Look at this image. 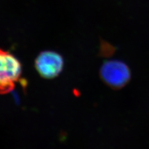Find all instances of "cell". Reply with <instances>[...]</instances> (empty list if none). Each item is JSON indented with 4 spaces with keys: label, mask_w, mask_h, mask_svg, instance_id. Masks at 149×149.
Returning a JSON list of instances; mask_svg holds the SVG:
<instances>
[{
    "label": "cell",
    "mask_w": 149,
    "mask_h": 149,
    "mask_svg": "<svg viewBox=\"0 0 149 149\" xmlns=\"http://www.w3.org/2000/svg\"><path fill=\"white\" fill-rule=\"evenodd\" d=\"M100 74L103 81L113 88H120L130 79V71L128 66L122 61L109 60L102 66Z\"/></svg>",
    "instance_id": "cell-2"
},
{
    "label": "cell",
    "mask_w": 149,
    "mask_h": 149,
    "mask_svg": "<svg viewBox=\"0 0 149 149\" xmlns=\"http://www.w3.org/2000/svg\"><path fill=\"white\" fill-rule=\"evenodd\" d=\"M22 65L13 54L0 49V95L13 90L21 77Z\"/></svg>",
    "instance_id": "cell-1"
},
{
    "label": "cell",
    "mask_w": 149,
    "mask_h": 149,
    "mask_svg": "<svg viewBox=\"0 0 149 149\" xmlns=\"http://www.w3.org/2000/svg\"><path fill=\"white\" fill-rule=\"evenodd\" d=\"M35 66L38 74L43 78L52 79L59 75L64 67V59L58 53L45 51L38 55Z\"/></svg>",
    "instance_id": "cell-3"
}]
</instances>
